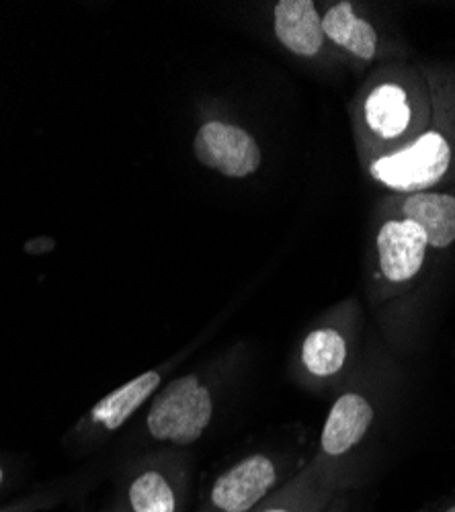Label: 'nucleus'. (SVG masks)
Returning a JSON list of instances; mask_svg holds the SVG:
<instances>
[{
    "mask_svg": "<svg viewBox=\"0 0 455 512\" xmlns=\"http://www.w3.org/2000/svg\"><path fill=\"white\" fill-rule=\"evenodd\" d=\"M214 414L210 390L195 375L175 379L150 406L148 431L158 441L173 445H193L208 429Z\"/></svg>",
    "mask_w": 455,
    "mask_h": 512,
    "instance_id": "f257e3e1",
    "label": "nucleus"
},
{
    "mask_svg": "<svg viewBox=\"0 0 455 512\" xmlns=\"http://www.w3.org/2000/svg\"><path fill=\"white\" fill-rule=\"evenodd\" d=\"M449 160L451 152L445 138L429 132L412 146L376 160L371 175L396 191H423L445 177Z\"/></svg>",
    "mask_w": 455,
    "mask_h": 512,
    "instance_id": "f03ea898",
    "label": "nucleus"
},
{
    "mask_svg": "<svg viewBox=\"0 0 455 512\" xmlns=\"http://www.w3.org/2000/svg\"><path fill=\"white\" fill-rule=\"evenodd\" d=\"M277 486V467L261 453L232 465L212 486L205 512H255Z\"/></svg>",
    "mask_w": 455,
    "mask_h": 512,
    "instance_id": "7ed1b4c3",
    "label": "nucleus"
},
{
    "mask_svg": "<svg viewBox=\"0 0 455 512\" xmlns=\"http://www.w3.org/2000/svg\"><path fill=\"white\" fill-rule=\"evenodd\" d=\"M193 150L201 164L216 168L232 179L253 175L261 164V150L255 138L240 127L222 121L205 123L195 136Z\"/></svg>",
    "mask_w": 455,
    "mask_h": 512,
    "instance_id": "20e7f679",
    "label": "nucleus"
},
{
    "mask_svg": "<svg viewBox=\"0 0 455 512\" xmlns=\"http://www.w3.org/2000/svg\"><path fill=\"white\" fill-rule=\"evenodd\" d=\"M378 250L384 277L392 283H404L415 277L425 263L427 236L408 220L388 222L380 230Z\"/></svg>",
    "mask_w": 455,
    "mask_h": 512,
    "instance_id": "39448f33",
    "label": "nucleus"
},
{
    "mask_svg": "<svg viewBox=\"0 0 455 512\" xmlns=\"http://www.w3.org/2000/svg\"><path fill=\"white\" fill-rule=\"evenodd\" d=\"M374 408L361 394H343L324 422L320 447L326 457H343L357 447L374 422Z\"/></svg>",
    "mask_w": 455,
    "mask_h": 512,
    "instance_id": "423d86ee",
    "label": "nucleus"
},
{
    "mask_svg": "<svg viewBox=\"0 0 455 512\" xmlns=\"http://www.w3.org/2000/svg\"><path fill=\"white\" fill-rule=\"evenodd\" d=\"M275 33L298 56H314L322 48V19L312 0H281L275 7Z\"/></svg>",
    "mask_w": 455,
    "mask_h": 512,
    "instance_id": "0eeeda50",
    "label": "nucleus"
},
{
    "mask_svg": "<svg viewBox=\"0 0 455 512\" xmlns=\"http://www.w3.org/2000/svg\"><path fill=\"white\" fill-rule=\"evenodd\" d=\"M404 218L417 224L427 244L445 248L455 242V197L443 193H417L412 195L404 207Z\"/></svg>",
    "mask_w": 455,
    "mask_h": 512,
    "instance_id": "6e6552de",
    "label": "nucleus"
},
{
    "mask_svg": "<svg viewBox=\"0 0 455 512\" xmlns=\"http://www.w3.org/2000/svg\"><path fill=\"white\" fill-rule=\"evenodd\" d=\"M337 492L339 488L324 476L306 474L267 498L255 512H326Z\"/></svg>",
    "mask_w": 455,
    "mask_h": 512,
    "instance_id": "1a4fd4ad",
    "label": "nucleus"
},
{
    "mask_svg": "<svg viewBox=\"0 0 455 512\" xmlns=\"http://www.w3.org/2000/svg\"><path fill=\"white\" fill-rule=\"evenodd\" d=\"M160 386V373L146 371L144 375L132 379L126 386H121L107 398H103L91 412V418L103 424L107 431H117L119 426L126 424L132 414L154 394Z\"/></svg>",
    "mask_w": 455,
    "mask_h": 512,
    "instance_id": "9d476101",
    "label": "nucleus"
},
{
    "mask_svg": "<svg viewBox=\"0 0 455 512\" xmlns=\"http://www.w3.org/2000/svg\"><path fill=\"white\" fill-rule=\"evenodd\" d=\"M322 31L328 39H333L337 46L345 48L353 56L369 60L376 54V29L367 21L355 17L351 3H339L330 9L322 19Z\"/></svg>",
    "mask_w": 455,
    "mask_h": 512,
    "instance_id": "9b49d317",
    "label": "nucleus"
},
{
    "mask_svg": "<svg viewBox=\"0 0 455 512\" xmlns=\"http://www.w3.org/2000/svg\"><path fill=\"white\" fill-rule=\"evenodd\" d=\"M410 115L406 93L398 84H382L365 103L367 123L382 138H398L408 127Z\"/></svg>",
    "mask_w": 455,
    "mask_h": 512,
    "instance_id": "f8f14e48",
    "label": "nucleus"
},
{
    "mask_svg": "<svg viewBox=\"0 0 455 512\" xmlns=\"http://www.w3.org/2000/svg\"><path fill=\"white\" fill-rule=\"evenodd\" d=\"M347 340L335 328H320L306 336L302 345V363L314 377H333L347 363Z\"/></svg>",
    "mask_w": 455,
    "mask_h": 512,
    "instance_id": "ddd939ff",
    "label": "nucleus"
},
{
    "mask_svg": "<svg viewBox=\"0 0 455 512\" xmlns=\"http://www.w3.org/2000/svg\"><path fill=\"white\" fill-rule=\"evenodd\" d=\"M132 512H179V490L158 469L140 474L128 490Z\"/></svg>",
    "mask_w": 455,
    "mask_h": 512,
    "instance_id": "4468645a",
    "label": "nucleus"
},
{
    "mask_svg": "<svg viewBox=\"0 0 455 512\" xmlns=\"http://www.w3.org/2000/svg\"><path fill=\"white\" fill-rule=\"evenodd\" d=\"M443 512H455V504H453V506H449V508H447V510H443Z\"/></svg>",
    "mask_w": 455,
    "mask_h": 512,
    "instance_id": "2eb2a0df",
    "label": "nucleus"
},
{
    "mask_svg": "<svg viewBox=\"0 0 455 512\" xmlns=\"http://www.w3.org/2000/svg\"><path fill=\"white\" fill-rule=\"evenodd\" d=\"M0 484H3V467H0Z\"/></svg>",
    "mask_w": 455,
    "mask_h": 512,
    "instance_id": "dca6fc26",
    "label": "nucleus"
}]
</instances>
